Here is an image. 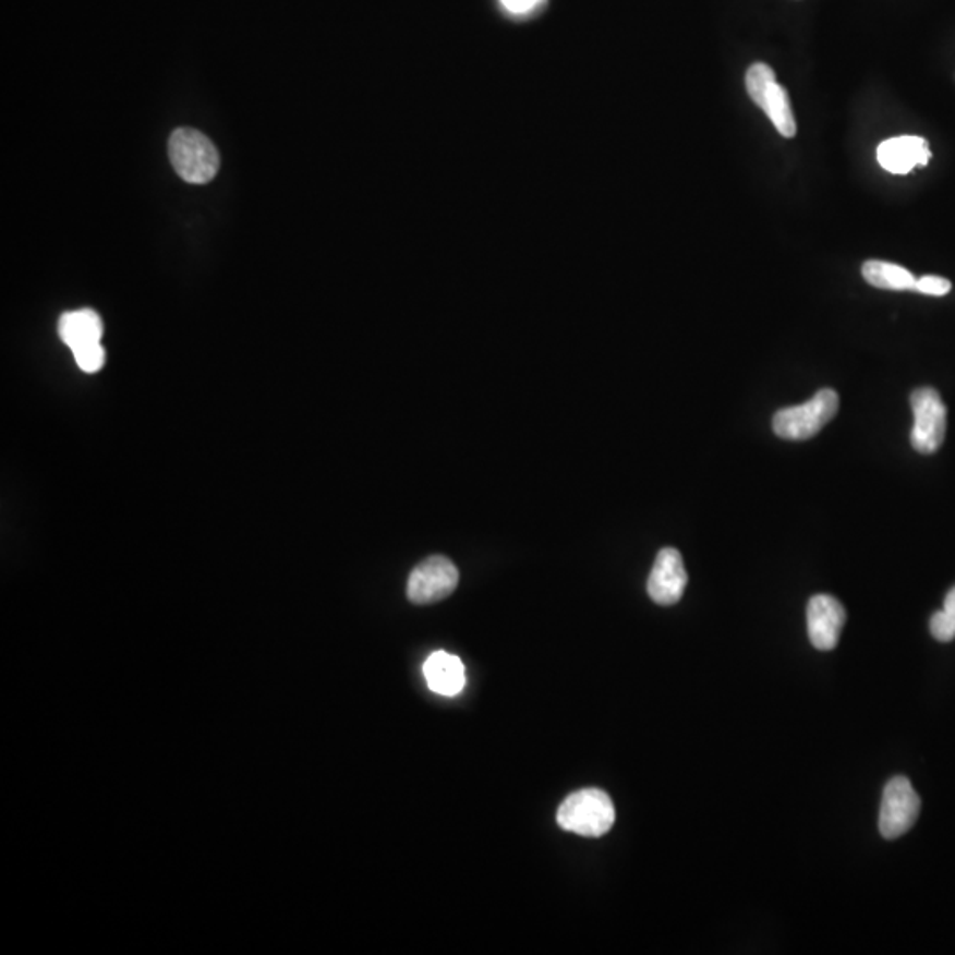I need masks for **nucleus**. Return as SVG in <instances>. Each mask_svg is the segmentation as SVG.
I'll use <instances>...</instances> for the list:
<instances>
[{"mask_svg": "<svg viewBox=\"0 0 955 955\" xmlns=\"http://www.w3.org/2000/svg\"><path fill=\"white\" fill-rule=\"evenodd\" d=\"M875 156L886 172L904 176L917 167H926L931 159V149L922 136L903 135L881 142Z\"/></svg>", "mask_w": 955, "mask_h": 955, "instance_id": "obj_9", "label": "nucleus"}, {"mask_svg": "<svg viewBox=\"0 0 955 955\" xmlns=\"http://www.w3.org/2000/svg\"><path fill=\"white\" fill-rule=\"evenodd\" d=\"M616 810L613 800L602 789L571 793L557 809V824L581 837H602L613 829Z\"/></svg>", "mask_w": 955, "mask_h": 955, "instance_id": "obj_1", "label": "nucleus"}, {"mask_svg": "<svg viewBox=\"0 0 955 955\" xmlns=\"http://www.w3.org/2000/svg\"><path fill=\"white\" fill-rule=\"evenodd\" d=\"M59 337L71 351L90 343L101 342L104 323L94 310H76L62 315L59 321Z\"/></svg>", "mask_w": 955, "mask_h": 955, "instance_id": "obj_11", "label": "nucleus"}, {"mask_svg": "<svg viewBox=\"0 0 955 955\" xmlns=\"http://www.w3.org/2000/svg\"><path fill=\"white\" fill-rule=\"evenodd\" d=\"M169 156L173 170L186 183H211L220 170L215 144L193 128H179L170 135Z\"/></svg>", "mask_w": 955, "mask_h": 955, "instance_id": "obj_2", "label": "nucleus"}, {"mask_svg": "<svg viewBox=\"0 0 955 955\" xmlns=\"http://www.w3.org/2000/svg\"><path fill=\"white\" fill-rule=\"evenodd\" d=\"M459 585V570L445 556H432L411 571L408 599L412 604L426 605L448 599Z\"/></svg>", "mask_w": 955, "mask_h": 955, "instance_id": "obj_6", "label": "nucleus"}, {"mask_svg": "<svg viewBox=\"0 0 955 955\" xmlns=\"http://www.w3.org/2000/svg\"><path fill=\"white\" fill-rule=\"evenodd\" d=\"M544 0H501L503 8L511 14H530Z\"/></svg>", "mask_w": 955, "mask_h": 955, "instance_id": "obj_18", "label": "nucleus"}, {"mask_svg": "<svg viewBox=\"0 0 955 955\" xmlns=\"http://www.w3.org/2000/svg\"><path fill=\"white\" fill-rule=\"evenodd\" d=\"M862 275L867 283L885 291H915L917 278L897 264L885 261H867L862 266Z\"/></svg>", "mask_w": 955, "mask_h": 955, "instance_id": "obj_12", "label": "nucleus"}, {"mask_svg": "<svg viewBox=\"0 0 955 955\" xmlns=\"http://www.w3.org/2000/svg\"><path fill=\"white\" fill-rule=\"evenodd\" d=\"M943 613L955 621V585L946 593L945 602H943Z\"/></svg>", "mask_w": 955, "mask_h": 955, "instance_id": "obj_19", "label": "nucleus"}, {"mask_svg": "<svg viewBox=\"0 0 955 955\" xmlns=\"http://www.w3.org/2000/svg\"><path fill=\"white\" fill-rule=\"evenodd\" d=\"M846 625V609L837 599L815 595L807 605V628L812 646L820 651L834 650Z\"/></svg>", "mask_w": 955, "mask_h": 955, "instance_id": "obj_8", "label": "nucleus"}, {"mask_svg": "<svg viewBox=\"0 0 955 955\" xmlns=\"http://www.w3.org/2000/svg\"><path fill=\"white\" fill-rule=\"evenodd\" d=\"M951 289V281L942 277H922L915 283V291L926 295H945Z\"/></svg>", "mask_w": 955, "mask_h": 955, "instance_id": "obj_17", "label": "nucleus"}, {"mask_svg": "<svg viewBox=\"0 0 955 955\" xmlns=\"http://www.w3.org/2000/svg\"><path fill=\"white\" fill-rule=\"evenodd\" d=\"M931 633L936 641L940 642H951L955 639V621H952L948 616L942 611H938V613L932 614L931 624Z\"/></svg>", "mask_w": 955, "mask_h": 955, "instance_id": "obj_16", "label": "nucleus"}, {"mask_svg": "<svg viewBox=\"0 0 955 955\" xmlns=\"http://www.w3.org/2000/svg\"><path fill=\"white\" fill-rule=\"evenodd\" d=\"M838 411V395L834 389H820L809 402L781 409L773 414V432L787 440L814 437Z\"/></svg>", "mask_w": 955, "mask_h": 955, "instance_id": "obj_3", "label": "nucleus"}, {"mask_svg": "<svg viewBox=\"0 0 955 955\" xmlns=\"http://www.w3.org/2000/svg\"><path fill=\"white\" fill-rule=\"evenodd\" d=\"M423 675L428 689L446 698H454L466 687L464 664L459 656L450 655L446 651H436L426 658Z\"/></svg>", "mask_w": 955, "mask_h": 955, "instance_id": "obj_10", "label": "nucleus"}, {"mask_svg": "<svg viewBox=\"0 0 955 955\" xmlns=\"http://www.w3.org/2000/svg\"><path fill=\"white\" fill-rule=\"evenodd\" d=\"M911 409L915 416L911 446L918 454H936L946 434V408L942 397L934 388L915 389Z\"/></svg>", "mask_w": 955, "mask_h": 955, "instance_id": "obj_4", "label": "nucleus"}, {"mask_svg": "<svg viewBox=\"0 0 955 955\" xmlns=\"http://www.w3.org/2000/svg\"><path fill=\"white\" fill-rule=\"evenodd\" d=\"M73 356H75L80 371L87 372V374H94V372L104 368L105 349L101 347V342L80 347L73 351Z\"/></svg>", "mask_w": 955, "mask_h": 955, "instance_id": "obj_15", "label": "nucleus"}, {"mask_svg": "<svg viewBox=\"0 0 955 955\" xmlns=\"http://www.w3.org/2000/svg\"><path fill=\"white\" fill-rule=\"evenodd\" d=\"M689 584L684 557L673 547L656 554L655 565L648 579V595L658 605L678 604Z\"/></svg>", "mask_w": 955, "mask_h": 955, "instance_id": "obj_7", "label": "nucleus"}, {"mask_svg": "<svg viewBox=\"0 0 955 955\" xmlns=\"http://www.w3.org/2000/svg\"><path fill=\"white\" fill-rule=\"evenodd\" d=\"M920 814V796L909 778L894 777L886 783L881 800L880 832L888 841L914 829Z\"/></svg>", "mask_w": 955, "mask_h": 955, "instance_id": "obj_5", "label": "nucleus"}, {"mask_svg": "<svg viewBox=\"0 0 955 955\" xmlns=\"http://www.w3.org/2000/svg\"><path fill=\"white\" fill-rule=\"evenodd\" d=\"M773 126L777 128V132L786 138H793L796 135L795 113H793L791 99L789 94L784 89L783 85L773 82L769 90L764 94L763 105H761Z\"/></svg>", "mask_w": 955, "mask_h": 955, "instance_id": "obj_13", "label": "nucleus"}, {"mask_svg": "<svg viewBox=\"0 0 955 955\" xmlns=\"http://www.w3.org/2000/svg\"><path fill=\"white\" fill-rule=\"evenodd\" d=\"M773 82H777L775 80V71L769 67V64H764V62H755L752 67L747 71V76H745V85H747V93H749L750 99L761 108L763 105L764 94L769 90L770 85Z\"/></svg>", "mask_w": 955, "mask_h": 955, "instance_id": "obj_14", "label": "nucleus"}]
</instances>
